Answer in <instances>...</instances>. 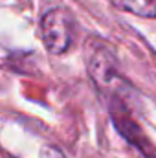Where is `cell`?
Masks as SVG:
<instances>
[{"instance_id":"cell-1","label":"cell","mask_w":156,"mask_h":158,"mask_svg":"<svg viewBox=\"0 0 156 158\" xmlns=\"http://www.w3.org/2000/svg\"><path fill=\"white\" fill-rule=\"evenodd\" d=\"M42 40L51 53H63L70 48L74 39V19L64 9H51L40 22Z\"/></svg>"},{"instance_id":"cell-2","label":"cell","mask_w":156,"mask_h":158,"mask_svg":"<svg viewBox=\"0 0 156 158\" xmlns=\"http://www.w3.org/2000/svg\"><path fill=\"white\" fill-rule=\"evenodd\" d=\"M121 9H127L130 13L142 15V17H156V0H112Z\"/></svg>"}]
</instances>
